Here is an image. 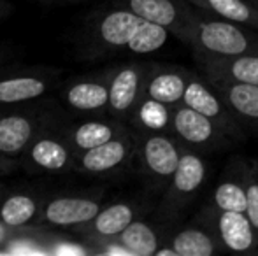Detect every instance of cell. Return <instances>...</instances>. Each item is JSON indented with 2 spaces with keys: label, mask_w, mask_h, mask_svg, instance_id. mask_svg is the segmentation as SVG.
<instances>
[{
  "label": "cell",
  "mask_w": 258,
  "mask_h": 256,
  "mask_svg": "<svg viewBox=\"0 0 258 256\" xmlns=\"http://www.w3.org/2000/svg\"><path fill=\"white\" fill-rule=\"evenodd\" d=\"M179 39L191 46L194 53L211 56H235L258 53V39L242 25L221 18H204L186 6Z\"/></svg>",
  "instance_id": "obj_1"
},
{
  "label": "cell",
  "mask_w": 258,
  "mask_h": 256,
  "mask_svg": "<svg viewBox=\"0 0 258 256\" xmlns=\"http://www.w3.org/2000/svg\"><path fill=\"white\" fill-rule=\"evenodd\" d=\"M207 176L206 161L195 151L183 147L181 160L176 172L170 178L169 185L163 193L162 204L158 207V216L163 219H172L190 204L195 193L202 188Z\"/></svg>",
  "instance_id": "obj_2"
},
{
  "label": "cell",
  "mask_w": 258,
  "mask_h": 256,
  "mask_svg": "<svg viewBox=\"0 0 258 256\" xmlns=\"http://www.w3.org/2000/svg\"><path fill=\"white\" fill-rule=\"evenodd\" d=\"M183 147L184 146L176 137L165 132H144L137 142L143 172L155 183L158 190L167 188L179 165Z\"/></svg>",
  "instance_id": "obj_3"
},
{
  "label": "cell",
  "mask_w": 258,
  "mask_h": 256,
  "mask_svg": "<svg viewBox=\"0 0 258 256\" xmlns=\"http://www.w3.org/2000/svg\"><path fill=\"white\" fill-rule=\"evenodd\" d=\"M151 65L130 63L109 74V113L114 120H132L144 99Z\"/></svg>",
  "instance_id": "obj_4"
},
{
  "label": "cell",
  "mask_w": 258,
  "mask_h": 256,
  "mask_svg": "<svg viewBox=\"0 0 258 256\" xmlns=\"http://www.w3.org/2000/svg\"><path fill=\"white\" fill-rule=\"evenodd\" d=\"M169 132L183 146L199 147V149L221 147L232 140L216 121L184 104H179L172 109V121H170Z\"/></svg>",
  "instance_id": "obj_5"
},
{
  "label": "cell",
  "mask_w": 258,
  "mask_h": 256,
  "mask_svg": "<svg viewBox=\"0 0 258 256\" xmlns=\"http://www.w3.org/2000/svg\"><path fill=\"white\" fill-rule=\"evenodd\" d=\"M23 158L27 167L48 174H61L76 167V151L69 133H58L46 127L35 135Z\"/></svg>",
  "instance_id": "obj_6"
},
{
  "label": "cell",
  "mask_w": 258,
  "mask_h": 256,
  "mask_svg": "<svg viewBox=\"0 0 258 256\" xmlns=\"http://www.w3.org/2000/svg\"><path fill=\"white\" fill-rule=\"evenodd\" d=\"M183 104L199 111L204 116L211 118L213 121H216L228 133V137L232 140H239L244 137L242 125L235 120V116L230 113V109L223 102L221 95L216 92V88L211 84V81L202 72L191 75L186 92H184Z\"/></svg>",
  "instance_id": "obj_7"
},
{
  "label": "cell",
  "mask_w": 258,
  "mask_h": 256,
  "mask_svg": "<svg viewBox=\"0 0 258 256\" xmlns=\"http://www.w3.org/2000/svg\"><path fill=\"white\" fill-rule=\"evenodd\" d=\"M44 118L30 111H7L0 113V153L9 160L25 156L41 128Z\"/></svg>",
  "instance_id": "obj_8"
},
{
  "label": "cell",
  "mask_w": 258,
  "mask_h": 256,
  "mask_svg": "<svg viewBox=\"0 0 258 256\" xmlns=\"http://www.w3.org/2000/svg\"><path fill=\"white\" fill-rule=\"evenodd\" d=\"M202 216L214 226L225 249L234 253H249L256 249L258 232L246 212L218 211L209 205Z\"/></svg>",
  "instance_id": "obj_9"
},
{
  "label": "cell",
  "mask_w": 258,
  "mask_h": 256,
  "mask_svg": "<svg viewBox=\"0 0 258 256\" xmlns=\"http://www.w3.org/2000/svg\"><path fill=\"white\" fill-rule=\"evenodd\" d=\"M137 153V140L130 132L76 154V167L86 174H107L125 167Z\"/></svg>",
  "instance_id": "obj_10"
},
{
  "label": "cell",
  "mask_w": 258,
  "mask_h": 256,
  "mask_svg": "<svg viewBox=\"0 0 258 256\" xmlns=\"http://www.w3.org/2000/svg\"><path fill=\"white\" fill-rule=\"evenodd\" d=\"M143 18L137 16L128 7H118L104 13L93 27V41L102 51H119L128 49L137 28L143 23Z\"/></svg>",
  "instance_id": "obj_11"
},
{
  "label": "cell",
  "mask_w": 258,
  "mask_h": 256,
  "mask_svg": "<svg viewBox=\"0 0 258 256\" xmlns=\"http://www.w3.org/2000/svg\"><path fill=\"white\" fill-rule=\"evenodd\" d=\"M206 75V74H204ZM221 95L223 102L242 125V128H258V86L239 82L234 79L206 75Z\"/></svg>",
  "instance_id": "obj_12"
},
{
  "label": "cell",
  "mask_w": 258,
  "mask_h": 256,
  "mask_svg": "<svg viewBox=\"0 0 258 256\" xmlns=\"http://www.w3.org/2000/svg\"><path fill=\"white\" fill-rule=\"evenodd\" d=\"M100 202L92 197H56L42 209V219L51 226H83L100 212Z\"/></svg>",
  "instance_id": "obj_13"
},
{
  "label": "cell",
  "mask_w": 258,
  "mask_h": 256,
  "mask_svg": "<svg viewBox=\"0 0 258 256\" xmlns=\"http://www.w3.org/2000/svg\"><path fill=\"white\" fill-rule=\"evenodd\" d=\"M191 75H194V72L184 70L181 67L151 65L144 97L158 100L169 107L179 106V104H183L184 92H186Z\"/></svg>",
  "instance_id": "obj_14"
},
{
  "label": "cell",
  "mask_w": 258,
  "mask_h": 256,
  "mask_svg": "<svg viewBox=\"0 0 258 256\" xmlns=\"http://www.w3.org/2000/svg\"><path fill=\"white\" fill-rule=\"evenodd\" d=\"M194 55L202 74L258 86V53H244L235 56H211L202 53Z\"/></svg>",
  "instance_id": "obj_15"
},
{
  "label": "cell",
  "mask_w": 258,
  "mask_h": 256,
  "mask_svg": "<svg viewBox=\"0 0 258 256\" xmlns=\"http://www.w3.org/2000/svg\"><path fill=\"white\" fill-rule=\"evenodd\" d=\"M169 246L176 256H213L223 249L214 226L202 216V221L184 226L170 239Z\"/></svg>",
  "instance_id": "obj_16"
},
{
  "label": "cell",
  "mask_w": 258,
  "mask_h": 256,
  "mask_svg": "<svg viewBox=\"0 0 258 256\" xmlns=\"http://www.w3.org/2000/svg\"><path fill=\"white\" fill-rule=\"evenodd\" d=\"M136 219V207L128 202H118L100 209V212L86 225L79 226L93 244L112 240Z\"/></svg>",
  "instance_id": "obj_17"
},
{
  "label": "cell",
  "mask_w": 258,
  "mask_h": 256,
  "mask_svg": "<svg viewBox=\"0 0 258 256\" xmlns=\"http://www.w3.org/2000/svg\"><path fill=\"white\" fill-rule=\"evenodd\" d=\"M63 100L78 113H100L109 107V74L100 79H81L63 92Z\"/></svg>",
  "instance_id": "obj_18"
},
{
  "label": "cell",
  "mask_w": 258,
  "mask_h": 256,
  "mask_svg": "<svg viewBox=\"0 0 258 256\" xmlns=\"http://www.w3.org/2000/svg\"><path fill=\"white\" fill-rule=\"evenodd\" d=\"M186 4V0H126V7L137 16L169 28L176 37H179L183 27Z\"/></svg>",
  "instance_id": "obj_19"
},
{
  "label": "cell",
  "mask_w": 258,
  "mask_h": 256,
  "mask_svg": "<svg viewBox=\"0 0 258 256\" xmlns=\"http://www.w3.org/2000/svg\"><path fill=\"white\" fill-rule=\"evenodd\" d=\"M246 170L248 165L235 163L218 183L211 204L218 211L246 212Z\"/></svg>",
  "instance_id": "obj_20"
},
{
  "label": "cell",
  "mask_w": 258,
  "mask_h": 256,
  "mask_svg": "<svg viewBox=\"0 0 258 256\" xmlns=\"http://www.w3.org/2000/svg\"><path fill=\"white\" fill-rule=\"evenodd\" d=\"M51 86V79L41 74L11 75L0 79V104L13 106L41 99Z\"/></svg>",
  "instance_id": "obj_21"
},
{
  "label": "cell",
  "mask_w": 258,
  "mask_h": 256,
  "mask_svg": "<svg viewBox=\"0 0 258 256\" xmlns=\"http://www.w3.org/2000/svg\"><path fill=\"white\" fill-rule=\"evenodd\" d=\"M128 130L121 125L119 120L112 121H102V120H93V121H85V123L76 125L74 128L69 132V139L74 147L76 154L88 151L92 147H97L100 144L112 140L116 137L123 135Z\"/></svg>",
  "instance_id": "obj_22"
},
{
  "label": "cell",
  "mask_w": 258,
  "mask_h": 256,
  "mask_svg": "<svg viewBox=\"0 0 258 256\" xmlns=\"http://www.w3.org/2000/svg\"><path fill=\"white\" fill-rule=\"evenodd\" d=\"M197 9L258 30V6L251 0H186Z\"/></svg>",
  "instance_id": "obj_23"
},
{
  "label": "cell",
  "mask_w": 258,
  "mask_h": 256,
  "mask_svg": "<svg viewBox=\"0 0 258 256\" xmlns=\"http://www.w3.org/2000/svg\"><path fill=\"white\" fill-rule=\"evenodd\" d=\"M41 211V202L30 193H11L0 202V221L13 228L28 226Z\"/></svg>",
  "instance_id": "obj_24"
},
{
  "label": "cell",
  "mask_w": 258,
  "mask_h": 256,
  "mask_svg": "<svg viewBox=\"0 0 258 256\" xmlns=\"http://www.w3.org/2000/svg\"><path fill=\"white\" fill-rule=\"evenodd\" d=\"M107 242H111V240H107ZM112 242L121 244L132 256H155L156 251L160 249V244H162L158 233L150 223L136 221V219L116 239H112Z\"/></svg>",
  "instance_id": "obj_25"
},
{
  "label": "cell",
  "mask_w": 258,
  "mask_h": 256,
  "mask_svg": "<svg viewBox=\"0 0 258 256\" xmlns=\"http://www.w3.org/2000/svg\"><path fill=\"white\" fill-rule=\"evenodd\" d=\"M172 109L174 107L165 106L158 100L144 97L134 113L132 121L143 132H167L170 130Z\"/></svg>",
  "instance_id": "obj_26"
},
{
  "label": "cell",
  "mask_w": 258,
  "mask_h": 256,
  "mask_svg": "<svg viewBox=\"0 0 258 256\" xmlns=\"http://www.w3.org/2000/svg\"><path fill=\"white\" fill-rule=\"evenodd\" d=\"M169 34V28L144 20L130 42L128 51L136 53V55H150V53L158 51L165 46Z\"/></svg>",
  "instance_id": "obj_27"
},
{
  "label": "cell",
  "mask_w": 258,
  "mask_h": 256,
  "mask_svg": "<svg viewBox=\"0 0 258 256\" xmlns=\"http://www.w3.org/2000/svg\"><path fill=\"white\" fill-rule=\"evenodd\" d=\"M246 214L258 232V163L249 161L246 170Z\"/></svg>",
  "instance_id": "obj_28"
},
{
  "label": "cell",
  "mask_w": 258,
  "mask_h": 256,
  "mask_svg": "<svg viewBox=\"0 0 258 256\" xmlns=\"http://www.w3.org/2000/svg\"><path fill=\"white\" fill-rule=\"evenodd\" d=\"M90 253H93L90 247L79 242H72V240L54 239V242L51 244V254L54 256H85Z\"/></svg>",
  "instance_id": "obj_29"
},
{
  "label": "cell",
  "mask_w": 258,
  "mask_h": 256,
  "mask_svg": "<svg viewBox=\"0 0 258 256\" xmlns=\"http://www.w3.org/2000/svg\"><path fill=\"white\" fill-rule=\"evenodd\" d=\"M27 228H13V226L6 225L4 221H0V247H4L11 239H14L16 235H20L21 232H25Z\"/></svg>",
  "instance_id": "obj_30"
},
{
  "label": "cell",
  "mask_w": 258,
  "mask_h": 256,
  "mask_svg": "<svg viewBox=\"0 0 258 256\" xmlns=\"http://www.w3.org/2000/svg\"><path fill=\"white\" fill-rule=\"evenodd\" d=\"M16 165V160H9V158H6L0 153V174H9Z\"/></svg>",
  "instance_id": "obj_31"
},
{
  "label": "cell",
  "mask_w": 258,
  "mask_h": 256,
  "mask_svg": "<svg viewBox=\"0 0 258 256\" xmlns=\"http://www.w3.org/2000/svg\"><path fill=\"white\" fill-rule=\"evenodd\" d=\"M251 2H258V0H251Z\"/></svg>",
  "instance_id": "obj_32"
},
{
  "label": "cell",
  "mask_w": 258,
  "mask_h": 256,
  "mask_svg": "<svg viewBox=\"0 0 258 256\" xmlns=\"http://www.w3.org/2000/svg\"><path fill=\"white\" fill-rule=\"evenodd\" d=\"M0 7H2V2H0Z\"/></svg>",
  "instance_id": "obj_33"
},
{
  "label": "cell",
  "mask_w": 258,
  "mask_h": 256,
  "mask_svg": "<svg viewBox=\"0 0 258 256\" xmlns=\"http://www.w3.org/2000/svg\"><path fill=\"white\" fill-rule=\"evenodd\" d=\"M255 4H256V6H258V2H255Z\"/></svg>",
  "instance_id": "obj_34"
},
{
  "label": "cell",
  "mask_w": 258,
  "mask_h": 256,
  "mask_svg": "<svg viewBox=\"0 0 258 256\" xmlns=\"http://www.w3.org/2000/svg\"><path fill=\"white\" fill-rule=\"evenodd\" d=\"M0 202H2V200H0Z\"/></svg>",
  "instance_id": "obj_35"
}]
</instances>
